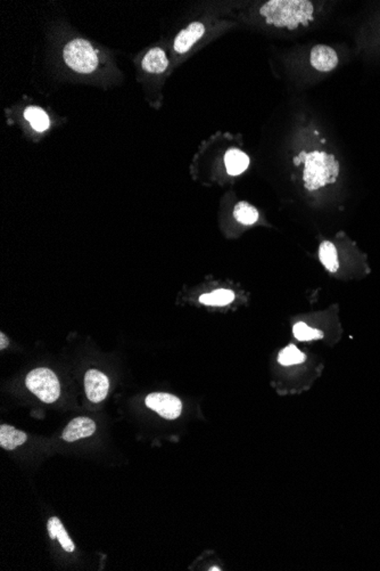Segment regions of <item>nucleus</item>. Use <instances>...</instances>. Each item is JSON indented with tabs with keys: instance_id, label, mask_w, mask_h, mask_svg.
I'll return each instance as SVG.
<instances>
[{
	"instance_id": "2eb2a0df",
	"label": "nucleus",
	"mask_w": 380,
	"mask_h": 571,
	"mask_svg": "<svg viewBox=\"0 0 380 571\" xmlns=\"http://www.w3.org/2000/svg\"><path fill=\"white\" fill-rule=\"evenodd\" d=\"M319 259L326 268L328 269L331 273H335L340 267L336 247L329 241H325V242L320 244Z\"/></svg>"
},
{
	"instance_id": "f3484780",
	"label": "nucleus",
	"mask_w": 380,
	"mask_h": 571,
	"mask_svg": "<svg viewBox=\"0 0 380 571\" xmlns=\"http://www.w3.org/2000/svg\"><path fill=\"white\" fill-rule=\"evenodd\" d=\"M234 216L236 220L244 225H253L258 222V213L256 208L251 205L247 202H239L236 204L235 209H234Z\"/></svg>"
},
{
	"instance_id": "1a4fd4ad",
	"label": "nucleus",
	"mask_w": 380,
	"mask_h": 571,
	"mask_svg": "<svg viewBox=\"0 0 380 571\" xmlns=\"http://www.w3.org/2000/svg\"><path fill=\"white\" fill-rule=\"evenodd\" d=\"M205 33V27L200 22L189 24L186 29H183L174 39L173 48L177 53L185 54L192 50L194 46Z\"/></svg>"
},
{
	"instance_id": "f03ea898",
	"label": "nucleus",
	"mask_w": 380,
	"mask_h": 571,
	"mask_svg": "<svg viewBox=\"0 0 380 571\" xmlns=\"http://www.w3.org/2000/svg\"><path fill=\"white\" fill-rule=\"evenodd\" d=\"M304 162L305 188L308 191L319 190L326 185L334 184L337 177L340 175V162L336 160L335 155L327 154L326 152H311L301 154L295 158L294 164H299Z\"/></svg>"
},
{
	"instance_id": "9d476101",
	"label": "nucleus",
	"mask_w": 380,
	"mask_h": 571,
	"mask_svg": "<svg viewBox=\"0 0 380 571\" xmlns=\"http://www.w3.org/2000/svg\"><path fill=\"white\" fill-rule=\"evenodd\" d=\"M142 67L146 72L151 74H160L168 67V60L162 48H151L142 60Z\"/></svg>"
},
{
	"instance_id": "423d86ee",
	"label": "nucleus",
	"mask_w": 380,
	"mask_h": 571,
	"mask_svg": "<svg viewBox=\"0 0 380 571\" xmlns=\"http://www.w3.org/2000/svg\"><path fill=\"white\" fill-rule=\"evenodd\" d=\"M84 389L88 400L98 404L108 397L110 381L100 371L89 370L84 376Z\"/></svg>"
},
{
	"instance_id": "6e6552de",
	"label": "nucleus",
	"mask_w": 380,
	"mask_h": 571,
	"mask_svg": "<svg viewBox=\"0 0 380 571\" xmlns=\"http://www.w3.org/2000/svg\"><path fill=\"white\" fill-rule=\"evenodd\" d=\"M96 431V423L89 417H76L67 424L62 434V439L67 443H74L76 440L91 437Z\"/></svg>"
},
{
	"instance_id": "aec40b11",
	"label": "nucleus",
	"mask_w": 380,
	"mask_h": 571,
	"mask_svg": "<svg viewBox=\"0 0 380 571\" xmlns=\"http://www.w3.org/2000/svg\"><path fill=\"white\" fill-rule=\"evenodd\" d=\"M0 338H1V342H0V349L4 350L7 347V346H8V339L5 337L4 333H0Z\"/></svg>"
},
{
	"instance_id": "0eeeda50",
	"label": "nucleus",
	"mask_w": 380,
	"mask_h": 571,
	"mask_svg": "<svg viewBox=\"0 0 380 571\" xmlns=\"http://www.w3.org/2000/svg\"><path fill=\"white\" fill-rule=\"evenodd\" d=\"M311 65L320 72H330L338 65L336 50L326 45H316L311 50Z\"/></svg>"
},
{
	"instance_id": "a211bd4d",
	"label": "nucleus",
	"mask_w": 380,
	"mask_h": 571,
	"mask_svg": "<svg viewBox=\"0 0 380 571\" xmlns=\"http://www.w3.org/2000/svg\"><path fill=\"white\" fill-rule=\"evenodd\" d=\"M305 359H306V357H305L304 354L294 344L287 346L278 356L279 363L284 365V366L301 364V363H304Z\"/></svg>"
},
{
	"instance_id": "f8f14e48",
	"label": "nucleus",
	"mask_w": 380,
	"mask_h": 571,
	"mask_svg": "<svg viewBox=\"0 0 380 571\" xmlns=\"http://www.w3.org/2000/svg\"><path fill=\"white\" fill-rule=\"evenodd\" d=\"M28 439L25 432L20 431L14 426L1 424L0 426V446L7 451H13L23 445Z\"/></svg>"
},
{
	"instance_id": "ddd939ff",
	"label": "nucleus",
	"mask_w": 380,
	"mask_h": 571,
	"mask_svg": "<svg viewBox=\"0 0 380 571\" xmlns=\"http://www.w3.org/2000/svg\"><path fill=\"white\" fill-rule=\"evenodd\" d=\"M47 529H48L50 539H58V542L62 545V548H64L65 551H74V548H76L74 543L72 542V539L69 536L64 525L62 524L61 520L57 516H52L48 520Z\"/></svg>"
},
{
	"instance_id": "9b49d317",
	"label": "nucleus",
	"mask_w": 380,
	"mask_h": 571,
	"mask_svg": "<svg viewBox=\"0 0 380 571\" xmlns=\"http://www.w3.org/2000/svg\"><path fill=\"white\" fill-rule=\"evenodd\" d=\"M224 164L230 176H238L250 166V158L241 149H231L224 155Z\"/></svg>"
},
{
	"instance_id": "7ed1b4c3",
	"label": "nucleus",
	"mask_w": 380,
	"mask_h": 571,
	"mask_svg": "<svg viewBox=\"0 0 380 571\" xmlns=\"http://www.w3.org/2000/svg\"><path fill=\"white\" fill-rule=\"evenodd\" d=\"M67 67L81 74H89L96 70L99 59L97 50L89 41L74 39L65 46L63 53Z\"/></svg>"
},
{
	"instance_id": "20e7f679",
	"label": "nucleus",
	"mask_w": 380,
	"mask_h": 571,
	"mask_svg": "<svg viewBox=\"0 0 380 571\" xmlns=\"http://www.w3.org/2000/svg\"><path fill=\"white\" fill-rule=\"evenodd\" d=\"M25 385L41 402L52 404L61 394V385L57 376L50 368H35L25 379Z\"/></svg>"
},
{
	"instance_id": "f257e3e1",
	"label": "nucleus",
	"mask_w": 380,
	"mask_h": 571,
	"mask_svg": "<svg viewBox=\"0 0 380 571\" xmlns=\"http://www.w3.org/2000/svg\"><path fill=\"white\" fill-rule=\"evenodd\" d=\"M313 5L308 0H271L262 6L260 14L267 24L295 30L299 24L308 27L313 21Z\"/></svg>"
},
{
	"instance_id": "dca6fc26",
	"label": "nucleus",
	"mask_w": 380,
	"mask_h": 571,
	"mask_svg": "<svg viewBox=\"0 0 380 571\" xmlns=\"http://www.w3.org/2000/svg\"><path fill=\"white\" fill-rule=\"evenodd\" d=\"M235 300V293L230 290H215L212 293L200 295V301L207 306L224 307Z\"/></svg>"
},
{
	"instance_id": "39448f33",
	"label": "nucleus",
	"mask_w": 380,
	"mask_h": 571,
	"mask_svg": "<svg viewBox=\"0 0 380 571\" xmlns=\"http://www.w3.org/2000/svg\"><path fill=\"white\" fill-rule=\"evenodd\" d=\"M145 404L147 407L156 412L159 415L166 420H175L180 417L183 412V404L178 397L166 392H154L146 397Z\"/></svg>"
},
{
	"instance_id": "6ab92c4d",
	"label": "nucleus",
	"mask_w": 380,
	"mask_h": 571,
	"mask_svg": "<svg viewBox=\"0 0 380 571\" xmlns=\"http://www.w3.org/2000/svg\"><path fill=\"white\" fill-rule=\"evenodd\" d=\"M294 337L299 341H310V340H319L323 338V334L319 329H312L303 322L295 324L293 327Z\"/></svg>"
},
{
	"instance_id": "4468645a",
	"label": "nucleus",
	"mask_w": 380,
	"mask_h": 571,
	"mask_svg": "<svg viewBox=\"0 0 380 571\" xmlns=\"http://www.w3.org/2000/svg\"><path fill=\"white\" fill-rule=\"evenodd\" d=\"M24 117L31 123V127L37 132H45V130L50 128V118H48L46 112L42 108H37V106H30L24 112Z\"/></svg>"
}]
</instances>
